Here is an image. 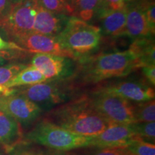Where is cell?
Masks as SVG:
<instances>
[{
	"label": "cell",
	"instance_id": "obj_22",
	"mask_svg": "<svg viewBox=\"0 0 155 155\" xmlns=\"http://www.w3.org/2000/svg\"><path fill=\"white\" fill-rule=\"evenodd\" d=\"M39 4L44 8L56 14H63L72 16V6L66 0H38Z\"/></svg>",
	"mask_w": 155,
	"mask_h": 155
},
{
	"label": "cell",
	"instance_id": "obj_25",
	"mask_svg": "<svg viewBox=\"0 0 155 155\" xmlns=\"http://www.w3.org/2000/svg\"><path fill=\"white\" fill-rule=\"evenodd\" d=\"M27 66L21 63H12L0 66V86H5Z\"/></svg>",
	"mask_w": 155,
	"mask_h": 155
},
{
	"label": "cell",
	"instance_id": "obj_34",
	"mask_svg": "<svg viewBox=\"0 0 155 155\" xmlns=\"http://www.w3.org/2000/svg\"><path fill=\"white\" fill-rule=\"evenodd\" d=\"M9 1H10L12 4H15V3L19 2H22L24 1V0H9Z\"/></svg>",
	"mask_w": 155,
	"mask_h": 155
},
{
	"label": "cell",
	"instance_id": "obj_21",
	"mask_svg": "<svg viewBox=\"0 0 155 155\" xmlns=\"http://www.w3.org/2000/svg\"><path fill=\"white\" fill-rule=\"evenodd\" d=\"M82 149L71 155H132L126 147H88Z\"/></svg>",
	"mask_w": 155,
	"mask_h": 155
},
{
	"label": "cell",
	"instance_id": "obj_3",
	"mask_svg": "<svg viewBox=\"0 0 155 155\" xmlns=\"http://www.w3.org/2000/svg\"><path fill=\"white\" fill-rule=\"evenodd\" d=\"M35 143L59 152L75 150L91 147V136L77 134L65 130L48 120L36 122L24 138V141Z\"/></svg>",
	"mask_w": 155,
	"mask_h": 155
},
{
	"label": "cell",
	"instance_id": "obj_23",
	"mask_svg": "<svg viewBox=\"0 0 155 155\" xmlns=\"http://www.w3.org/2000/svg\"><path fill=\"white\" fill-rule=\"evenodd\" d=\"M137 137L147 142L154 144L155 140V123L154 122H141L133 123Z\"/></svg>",
	"mask_w": 155,
	"mask_h": 155
},
{
	"label": "cell",
	"instance_id": "obj_29",
	"mask_svg": "<svg viewBox=\"0 0 155 155\" xmlns=\"http://www.w3.org/2000/svg\"><path fill=\"white\" fill-rule=\"evenodd\" d=\"M12 5V3L9 0H0V19L8 14Z\"/></svg>",
	"mask_w": 155,
	"mask_h": 155
},
{
	"label": "cell",
	"instance_id": "obj_30",
	"mask_svg": "<svg viewBox=\"0 0 155 155\" xmlns=\"http://www.w3.org/2000/svg\"><path fill=\"white\" fill-rule=\"evenodd\" d=\"M9 48H17V49H22L14 42H7L4 41L0 37V50L5 49H9Z\"/></svg>",
	"mask_w": 155,
	"mask_h": 155
},
{
	"label": "cell",
	"instance_id": "obj_2",
	"mask_svg": "<svg viewBox=\"0 0 155 155\" xmlns=\"http://www.w3.org/2000/svg\"><path fill=\"white\" fill-rule=\"evenodd\" d=\"M73 80L81 85L96 84L114 78L127 76L141 68L137 55L130 50L99 53L78 60Z\"/></svg>",
	"mask_w": 155,
	"mask_h": 155
},
{
	"label": "cell",
	"instance_id": "obj_26",
	"mask_svg": "<svg viewBox=\"0 0 155 155\" xmlns=\"http://www.w3.org/2000/svg\"><path fill=\"white\" fill-rule=\"evenodd\" d=\"M142 69L143 74L149 81L150 85L154 86L155 85V66L154 65H147L141 68Z\"/></svg>",
	"mask_w": 155,
	"mask_h": 155
},
{
	"label": "cell",
	"instance_id": "obj_17",
	"mask_svg": "<svg viewBox=\"0 0 155 155\" xmlns=\"http://www.w3.org/2000/svg\"><path fill=\"white\" fill-rule=\"evenodd\" d=\"M129 50L137 55L141 68L155 65V47L153 38H141L134 40Z\"/></svg>",
	"mask_w": 155,
	"mask_h": 155
},
{
	"label": "cell",
	"instance_id": "obj_16",
	"mask_svg": "<svg viewBox=\"0 0 155 155\" xmlns=\"http://www.w3.org/2000/svg\"><path fill=\"white\" fill-rule=\"evenodd\" d=\"M24 142L22 126L14 118L0 109V144L9 153Z\"/></svg>",
	"mask_w": 155,
	"mask_h": 155
},
{
	"label": "cell",
	"instance_id": "obj_1",
	"mask_svg": "<svg viewBox=\"0 0 155 155\" xmlns=\"http://www.w3.org/2000/svg\"><path fill=\"white\" fill-rule=\"evenodd\" d=\"M43 114V119L54 124L84 136L98 134L112 124L95 109L86 94L78 96Z\"/></svg>",
	"mask_w": 155,
	"mask_h": 155
},
{
	"label": "cell",
	"instance_id": "obj_14",
	"mask_svg": "<svg viewBox=\"0 0 155 155\" xmlns=\"http://www.w3.org/2000/svg\"><path fill=\"white\" fill-rule=\"evenodd\" d=\"M100 22L101 33L103 35L111 37L125 36L127 22V5L120 9H113L101 4L96 16Z\"/></svg>",
	"mask_w": 155,
	"mask_h": 155
},
{
	"label": "cell",
	"instance_id": "obj_35",
	"mask_svg": "<svg viewBox=\"0 0 155 155\" xmlns=\"http://www.w3.org/2000/svg\"><path fill=\"white\" fill-rule=\"evenodd\" d=\"M135 1H138V0H124L125 3H130V2H133Z\"/></svg>",
	"mask_w": 155,
	"mask_h": 155
},
{
	"label": "cell",
	"instance_id": "obj_13",
	"mask_svg": "<svg viewBox=\"0 0 155 155\" xmlns=\"http://www.w3.org/2000/svg\"><path fill=\"white\" fill-rule=\"evenodd\" d=\"M127 22L125 36L133 40L141 38H153L154 30L150 28L140 0L126 4Z\"/></svg>",
	"mask_w": 155,
	"mask_h": 155
},
{
	"label": "cell",
	"instance_id": "obj_7",
	"mask_svg": "<svg viewBox=\"0 0 155 155\" xmlns=\"http://www.w3.org/2000/svg\"><path fill=\"white\" fill-rule=\"evenodd\" d=\"M92 106L111 123L130 124L135 123L133 102L116 95L93 91L88 95Z\"/></svg>",
	"mask_w": 155,
	"mask_h": 155
},
{
	"label": "cell",
	"instance_id": "obj_11",
	"mask_svg": "<svg viewBox=\"0 0 155 155\" xmlns=\"http://www.w3.org/2000/svg\"><path fill=\"white\" fill-rule=\"evenodd\" d=\"M12 42L25 51L63 56L75 61L73 55L61 45L56 37L31 32L17 38Z\"/></svg>",
	"mask_w": 155,
	"mask_h": 155
},
{
	"label": "cell",
	"instance_id": "obj_28",
	"mask_svg": "<svg viewBox=\"0 0 155 155\" xmlns=\"http://www.w3.org/2000/svg\"><path fill=\"white\" fill-rule=\"evenodd\" d=\"M104 5L113 9H120L126 6L124 0H101Z\"/></svg>",
	"mask_w": 155,
	"mask_h": 155
},
{
	"label": "cell",
	"instance_id": "obj_31",
	"mask_svg": "<svg viewBox=\"0 0 155 155\" xmlns=\"http://www.w3.org/2000/svg\"><path fill=\"white\" fill-rule=\"evenodd\" d=\"M36 155H71V153H64L63 152H48V153H37Z\"/></svg>",
	"mask_w": 155,
	"mask_h": 155
},
{
	"label": "cell",
	"instance_id": "obj_32",
	"mask_svg": "<svg viewBox=\"0 0 155 155\" xmlns=\"http://www.w3.org/2000/svg\"><path fill=\"white\" fill-rule=\"evenodd\" d=\"M9 152L6 150V149L2 145L0 144V155H8Z\"/></svg>",
	"mask_w": 155,
	"mask_h": 155
},
{
	"label": "cell",
	"instance_id": "obj_18",
	"mask_svg": "<svg viewBox=\"0 0 155 155\" xmlns=\"http://www.w3.org/2000/svg\"><path fill=\"white\" fill-rule=\"evenodd\" d=\"M47 81L43 74L32 65L27 66L20 71L14 78L5 85L7 88H15L19 86H26Z\"/></svg>",
	"mask_w": 155,
	"mask_h": 155
},
{
	"label": "cell",
	"instance_id": "obj_8",
	"mask_svg": "<svg viewBox=\"0 0 155 155\" xmlns=\"http://www.w3.org/2000/svg\"><path fill=\"white\" fill-rule=\"evenodd\" d=\"M94 91L103 92L120 96L131 102L147 101L154 99V88L145 81L127 79L103 83Z\"/></svg>",
	"mask_w": 155,
	"mask_h": 155
},
{
	"label": "cell",
	"instance_id": "obj_5",
	"mask_svg": "<svg viewBox=\"0 0 155 155\" xmlns=\"http://www.w3.org/2000/svg\"><path fill=\"white\" fill-rule=\"evenodd\" d=\"M71 79L47 80L26 86L21 89H16L15 93L34 102L45 114L78 96L75 95L76 88L71 82Z\"/></svg>",
	"mask_w": 155,
	"mask_h": 155
},
{
	"label": "cell",
	"instance_id": "obj_10",
	"mask_svg": "<svg viewBox=\"0 0 155 155\" xmlns=\"http://www.w3.org/2000/svg\"><path fill=\"white\" fill-rule=\"evenodd\" d=\"M74 60L51 54L36 53L32 60L31 65L41 72L47 80L71 79L74 75Z\"/></svg>",
	"mask_w": 155,
	"mask_h": 155
},
{
	"label": "cell",
	"instance_id": "obj_19",
	"mask_svg": "<svg viewBox=\"0 0 155 155\" xmlns=\"http://www.w3.org/2000/svg\"><path fill=\"white\" fill-rule=\"evenodd\" d=\"M101 0H73V12L72 16L90 22L98 11Z\"/></svg>",
	"mask_w": 155,
	"mask_h": 155
},
{
	"label": "cell",
	"instance_id": "obj_36",
	"mask_svg": "<svg viewBox=\"0 0 155 155\" xmlns=\"http://www.w3.org/2000/svg\"><path fill=\"white\" fill-rule=\"evenodd\" d=\"M66 1L70 4V5L72 6V7H73V0H66Z\"/></svg>",
	"mask_w": 155,
	"mask_h": 155
},
{
	"label": "cell",
	"instance_id": "obj_20",
	"mask_svg": "<svg viewBox=\"0 0 155 155\" xmlns=\"http://www.w3.org/2000/svg\"><path fill=\"white\" fill-rule=\"evenodd\" d=\"M133 114L135 123L154 122L155 120L154 99L133 102Z\"/></svg>",
	"mask_w": 155,
	"mask_h": 155
},
{
	"label": "cell",
	"instance_id": "obj_9",
	"mask_svg": "<svg viewBox=\"0 0 155 155\" xmlns=\"http://www.w3.org/2000/svg\"><path fill=\"white\" fill-rule=\"evenodd\" d=\"M0 109L24 127L33 124L44 114L36 104L17 93L0 98Z\"/></svg>",
	"mask_w": 155,
	"mask_h": 155
},
{
	"label": "cell",
	"instance_id": "obj_6",
	"mask_svg": "<svg viewBox=\"0 0 155 155\" xmlns=\"http://www.w3.org/2000/svg\"><path fill=\"white\" fill-rule=\"evenodd\" d=\"M38 0H24L12 4L8 14L0 19V29L9 40L17 38L33 32Z\"/></svg>",
	"mask_w": 155,
	"mask_h": 155
},
{
	"label": "cell",
	"instance_id": "obj_33",
	"mask_svg": "<svg viewBox=\"0 0 155 155\" xmlns=\"http://www.w3.org/2000/svg\"><path fill=\"white\" fill-rule=\"evenodd\" d=\"M7 60L5 59V58H3L2 56L0 55V66H2V65H5L6 63H7Z\"/></svg>",
	"mask_w": 155,
	"mask_h": 155
},
{
	"label": "cell",
	"instance_id": "obj_24",
	"mask_svg": "<svg viewBox=\"0 0 155 155\" xmlns=\"http://www.w3.org/2000/svg\"><path fill=\"white\" fill-rule=\"evenodd\" d=\"M132 155H155V144L137 138L126 147Z\"/></svg>",
	"mask_w": 155,
	"mask_h": 155
},
{
	"label": "cell",
	"instance_id": "obj_12",
	"mask_svg": "<svg viewBox=\"0 0 155 155\" xmlns=\"http://www.w3.org/2000/svg\"><path fill=\"white\" fill-rule=\"evenodd\" d=\"M137 138L139 137L135 132L132 124L112 123L102 132L91 136V147H126Z\"/></svg>",
	"mask_w": 155,
	"mask_h": 155
},
{
	"label": "cell",
	"instance_id": "obj_4",
	"mask_svg": "<svg viewBox=\"0 0 155 155\" xmlns=\"http://www.w3.org/2000/svg\"><path fill=\"white\" fill-rule=\"evenodd\" d=\"M101 35L98 26L71 16L65 28L56 38L78 61L98 48Z\"/></svg>",
	"mask_w": 155,
	"mask_h": 155
},
{
	"label": "cell",
	"instance_id": "obj_27",
	"mask_svg": "<svg viewBox=\"0 0 155 155\" xmlns=\"http://www.w3.org/2000/svg\"><path fill=\"white\" fill-rule=\"evenodd\" d=\"M38 152L31 148L17 147L14 150L9 153L8 155H36Z\"/></svg>",
	"mask_w": 155,
	"mask_h": 155
},
{
	"label": "cell",
	"instance_id": "obj_15",
	"mask_svg": "<svg viewBox=\"0 0 155 155\" xmlns=\"http://www.w3.org/2000/svg\"><path fill=\"white\" fill-rule=\"evenodd\" d=\"M70 17V15L52 12L38 2L32 32L57 37L65 28Z\"/></svg>",
	"mask_w": 155,
	"mask_h": 155
}]
</instances>
